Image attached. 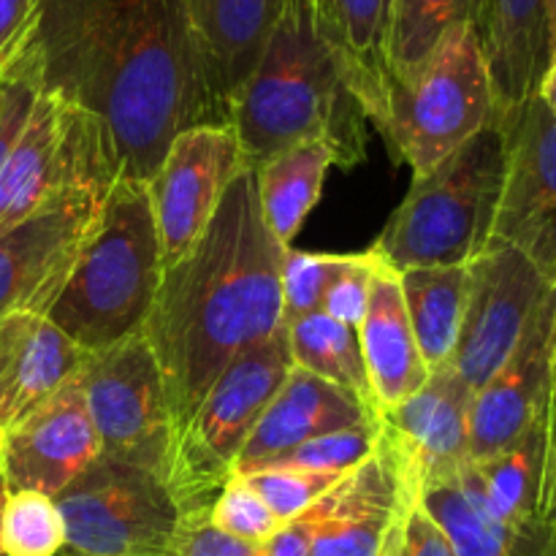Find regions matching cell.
<instances>
[{"mask_svg": "<svg viewBox=\"0 0 556 556\" xmlns=\"http://www.w3.org/2000/svg\"><path fill=\"white\" fill-rule=\"evenodd\" d=\"M96 125L117 177L150 182L174 136L223 125L182 0H38L0 71Z\"/></svg>", "mask_w": 556, "mask_h": 556, "instance_id": "obj_1", "label": "cell"}, {"mask_svg": "<svg viewBox=\"0 0 556 556\" xmlns=\"http://www.w3.org/2000/svg\"><path fill=\"white\" fill-rule=\"evenodd\" d=\"M286 250L261 217L255 172L248 166L226 190L199 242L163 269L144 340L161 369L174 434L233 358L286 326L280 286Z\"/></svg>", "mask_w": 556, "mask_h": 556, "instance_id": "obj_2", "label": "cell"}, {"mask_svg": "<svg viewBox=\"0 0 556 556\" xmlns=\"http://www.w3.org/2000/svg\"><path fill=\"white\" fill-rule=\"evenodd\" d=\"M367 112L326 38L313 0H286L258 65L239 90L231 128L250 168L299 141L324 139L337 166L367 155Z\"/></svg>", "mask_w": 556, "mask_h": 556, "instance_id": "obj_3", "label": "cell"}, {"mask_svg": "<svg viewBox=\"0 0 556 556\" xmlns=\"http://www.w3.org/2000/svg\"><path fill=\"white\" fill-rule=\"evenodd\" d=\"M163 277L147 182L114 177L43 318L90 356L144 334Z\"/></svg>", "mask_w": 556, "mask_h": 556, "instance_id": "obj_4", "label": "cell"}, {"mask_svg": "<svg viewBox=\"0 0 556 556\" xmlns=\"http://www.w3.org/2000/svg\"><path fill=\"white\" fill-rule=\"evenodd\" d=\"M503 177L505 134L497 119L413 177L369 253L394 271L472 264L492 244Z\"/></svg>", "mask_w": 556, "mask_h": 556, "instance_id": "obj_5", "label": "cell"}, {"mask_svg": "<svg viewBox=\"0 0 556 556\" xmlns=\"http://www.w3.org/2000/svg\"><path fill=\"white\" fill-rule=\"evenodd\" d=\"M497 119L481 43L472 25H459L421 68L405 79H389L383 109L372 125L394 161L421 177Z\"/></svg>", "mask_w": 556, "mask_h": 556, "instance_id": "obj_6", "label": "cell"}, {"mask_svg": "<svg viewBox=\"0 0 556 556\" xmlns=\"http://www.w3.org/2000/svg\"><path fill=\"white\" fill-rule=\"evenodd\" d=\"M291 367L282 326L275 337L233 358L188 424L174 434L166 486L185 521L210 516L217 494L237 476L239 456Z\"/></svg>", "mask_w": 556, "mask_h": 556, "instance_id": "obj_7", "label": "cell"}, {"mask_svg": "<svg viewBox=\"0 0 556 556\" xmlns=\"http://www.w3.org/2000/svg\"><path fill=\"white\" fill-rule=\"evenodd\" d=\"M54 503L65 525L58 556H179L188 521L155 472L101 456Z\"/></svg>", "mask_w": 556, "mask_h": 556, "instance_id": "obj_8", "label": "cell"}, {"mask_svg": "<svg viewBox=\"0 0 556 556\" xmlns=\"http://www.w3.org/2000/svg\"><path fill=\"white\" fill-rule=\"evenodd\" d=\"M114 177L109 161L90 163L33 215L0 231V315H47Z\"/></svg>", "mask_w": 556, "mask_h": 556, "instance_id": "obj_9", "label": "cell"}, {"mask_svg": "<svg viewBox=\"0 0 556 556\" xmlns=\"http://www.w3.org/2000/svg\"><path fill=\"white\" fill-rule=\"evenodd\" d=\"M79 383L101 456L166 481L174 429L161 369L144 334L90 353Z\"/></svg>", "mask_w": 556, "mask_h": 556, "instance_id": "obj_10", "label": "cell"}, {"mask_svg": "<svg viewBox=\"0 0 556 556\" xmlns=\"http://www.w3.org/2000/svg\"><path fill=\"white\" fill-rule=\"evenodd\" d=\"M505 177L492 244L525 255L556 286V119L541 96L500 117Z\"/></svg>", "mask_w": 556, "mask_h": 556, "instance_id": "obj_11", "label": "cell"}, {"mask_svg": "<svg viewBox=\"0 0 556 556\" xmlns=\"http://www.w3.org/2000/svg\"><path fill=\"white\" fill-rule=\"evenodd\" d=\"M552 282L521 253L489 244L467 264V296L451 369L476 394L508 362Z\"/></svg>", "mask_w": 556, "mask_h": 556, "instance_id": "obj_12", "label": "cell"}, {"mask_svg": "<svg viewBox=\"0 0 556 556\" xmlns=\"http://www.w3.org/2000/svg\"><path fill=\"white\" fill-rule=\"evenodd\" d=\"M248 161L231 125H199L174 136L150 188L163 269L201 239Z\"/></svg>", "mask_w": 556, "mask_h": 556, "instance_id": "obj_13", "label": "cell"}, {"mask_svg": "<svg viewBox=\"0 0 556 556\" xmlns=\"http://www.w3.org/2000/svg\"><path fill=\"white\" fill-rule=\"evenodd\" d=\"M416 494L400 456L380 432L375 454L302 514L313 556H386Z\"/></svg>", "mask_w": 556, "mask_h": 556, "instance_id": "obj_14", "label": "cell"}, {"mask_svg": "<svg viewBox=\"0 0 556 556\" xmlns=\"http://www.w3.org/2000/svg\"><path fill=\"white\" fill-rule=\"evenodd\" d=\"M101 459L79 375L0 434V476L9 492L58 497Z\"/></svg>", "mask_w": 556, "mask_h": 556, "instance_id": "obj_15", "label": "cell"}, {"mask_svg": "<svg viewBox=\"0 0 556 556\" xmlns=\"http://www.w3.org/2000/svg\"><path fill=\"white\" fill-rule=\"evenodd\" d=\"M472 389L451 367L378 416L380 432L400 456L407 478L421 489L459 478L470 465Z\"/></svg>", "mask_w": 556, "mask_h": 556, "instance_id": "obj_16", "label": "cell"}, {"mask_svg": "<svg viewBox=\"0 0 556 556\" xmlns=\"http://www.w3.org/2000/svg\"><path fill=\"white\" fill-rule=\"evenodd\" d=\"M556 315V286L532 315L525 337L508 362L472 394L470 462L492 459L525 438L543 416L552 391V334Z\"/></svg>", "mask_w": 556, "mask_h": 556, "instance_id": "obj_17", "label": "cell"}, {"mask_svg": "<svg viewBox=\"0 0 556 556\" xmlns=\"http://www.w3.org/2000/svg\"><path fill=\"white\" fill-rule=\"evenodd\" d=\"M212 103L231 125L239 90L258 65L286 0H182Z\"/></svg>", "mask_w": 556, "mask_h": 556, "instance_id": "obj_18", "label": "cell"}, {"mask_svg": "<svg viewBox=\"0 0 556 556\" xmlns=\"http://www.w3.org/2000/svg\"><path fill=\"white\" fill-rule=\"evenodd\" d=\"M500 117L538 96L554 58L548 0H481L472 22Z\"/></svg>", "mask_w": 556, "mask_h": 556, "instance_id": "obj_19", "label": "cell"}, {"mask_svg": "<svg viewBox=\"0 0 556 556\" xmlns=\"http://www.w3.org/2000/svg\"><path fill=\"white\" fill-rule=\"evenodd\" d=\"M87 353L36 313L0 315V434L81 372Z\"/></svg>", "mask_w": 556, "mask_h": 556, "instance_id": "obj_20", "label": "cell"}, {"mask_svg": "<svg viewBox=\"0 0 556 556\" xmlns=\"http://www.w3.org/2000/svg\"><path fill=\"white\" fill-rule=\"evenodd\" d=\"M367 421H378V416L307 369L291 367L261 421L255 424L239 456L237 472L264 467L309 440Z\"/></svg>", "mask_w": 556, "mask_h": 556, "instance_id": "obj_21", "label": "cell"}, {"mask_svg": "<svg viewBox=\"0 0 556 556\" xmlns=\"http://www.w3.org/2000/svg\"><path fill=\"white\" fill-rule=\"evenodd\" d=\"M372 389L375 413L396 407L416 394L429 380V367L418 351L405 299H402L400 275L375 258L369 304L356 329Z\"/></svg>", "mask_w": 556, "mask_h": 556, "instance_id": "obj_22", "label": "cell"}, {"mask_svg": "<svg viewBox=\"0 0 556 556\" xmlns=\"http://www.w3.org/2000/svg\"><path fill=\"white\" fill-rule=\"evenodd\" d=\"M326 38L340 58L345 79L358 103L375 123L386 101L389 85L391 0H313Z\"/></svg>", "mask_w": 556, "mask_h": 556, "instance_id": "obj_23", "label": "cell"}, {"mask_svg": "<svg viewBox=\"0 0 556 556\" xmlns=\"http://www.w3.org/2000/svg\"><path fill=\"white\" fill-rule=\"evenodd\" d=\"M331 166H337L334 150L324 139H309L286 147L253 168L261 217L282 248H291L318 204Z\"/></svg>", "mask_w": 556, "mask_h": 556, "instance_id": "obj_24", "label": "cell"}, {"mask_svg": "<svg viewBox=\"0 0 556 556\" xmlns=\"http://www.w3.org/2000/svg\"><path fill=\"white\" fill-rule=\"evenodd\" d=\"M400 275L402 299L429 372L451 367L467 296V266H427Z\"/></svg>", "mask_w": 556, "mask_h": 556, "instance_id": "obj_25", "label": "cell"}, {"mask_svg": "<svg viewBox=\"0 0 556 556\" xmlns=\"http://www.w3.org/2000/svg\"><path fill=\"white\" fill-rule=\"evenodd\" d=\"M286 331L293 367L307 369L315 378L326 380L375 413L372 389H369L356 329L337 324L334 318L318 309V313H309L304 318L288 320Z\"/></svg>", "mask_w": 556, "mask_h": 556, "instance_id": "obj_26", "label": "cell"}, {"mask_svg": "<svg viewBox=\"0 0 556 556\" xmlns=\"http://www.w3.org/2000/svg\"><path fill=\"white\" fill-rule=\"evenodd\" d=\"M424 508L443 527L459 556H556V546L538 538L516 535L494 525L476 503L459 489V483H434L418 492Z\"/></svg>", "mask_w": 556, "mask_h": 556, "instance_id": "obj_27", "label": "cell"}, {"mask_svg": "<svg viewBox=\"0 0 556 556\" xmlns=\"http://www.w3.org/2000/svg\"><path fill=\"white\" fill-rule=\"evenodd\" d=\"M481 0H391L389 79H405L459 25H472Z\"/></svg>", "mask_w": 556, "mask_h": 556, "instance_id": "obj_28", "label": "cell"}, {"mask_svg": "<svg viewBox=\"0 0 556 556\" xmlns=\"http://www.w3.org/2000/svg\"><path fill=\"white\" fill-rule=\"evenodd\" d=\"M65 525L54 497L41 492H9L0 505V556H58Z\"/></svg>", "mask_w": 556, "mask_h": 556, "instance_id": "obj_29", "label": "cell"}, {"mask_svg": "<svg viewBox=\"0 0 556 556\" xmlns=\"http://www.w3.org/2000/svg\"><path fill=\"white\" fill-rule=\"evenodd\" d=\"M380 443V421L358 424V427L342 429V432L324 434L288 454L277 456L275 462L264 467H288V470H309L329 472V476H348L356 470L364 459L375 454ZM261 470V467H255Z\"/></svg>", "mask_w": 556, "mask_h": 556, "instance_id": "obj_30", "label": "cell"}, {"mask_svg": "<svg viewBox=\"0 0 556 556\" xmlns=\"http://www.w3.org/2000/svg\"><path fill=\"white\" fill-rule=\"evenodd\" d=\"M353 253H307V250H286L280 271L282 286V320H296L318 313L326 291L342 269L351 264Z\"/></svg>", "mask_w": 556, "mask_h": 556, "instance_id": "obj_31", "label": "cell"}, {"mask_svg": "<svg viewBox=\"0 0 556 556\" xmlns=\"http://www.w3.org/2000/svg\"><path fill=\"white\" fill-rule=\"evenodd\" d=\"M242 476L255 492L261 494L271 514L288 525L304 510L313 508L342 476H329V472H309V470H288V467H261V470L237 472Z\"/></svg>", "mask_w": 556, "mask_h": 556, "instance_id": "obj_32", "label": "cell"}, {"mask_svg": "<svg viewBox=\"0 0 556 556\" xmlns=\"http://www.w3.org/2000/svg\"><path fill=\"white\" fill-rule=\"evenodd\" d=\"M210 521L226 535L253 543V546H264L282 527V521L271 514L269 505L242 476H233L223 486V492L217 494L210 508Z\"/></svg>", "mask_w": 556, "mask_h": 556, "instance_id": "obj_33", "label": "cell"}, {"mask_svg": "<svg viewBox=\"0 0 556 556\" xmlns=\"http://www.w3.org/2000/svg\"><path fill=\"white\" fill-rule=\"evenodd\" d=\"M372 269H375V255L369 253H353L351 264L337 275L326 291L320 313L334 318L337 324L348 326V329H358L364 313L369 304V286H372Z\"/></svg>", "mask_w": 556, "mask_h": 556, "instance_id": "obj_34", "label": "cell"}, {"mask_svg": "<svg viewBox=\"0 0 556 556\" xmlns=\"http://www.w3.org/2000/svg\"><path fill=\"white\" fill-rule=\"evenodd\" d=\"M400 556H459L443 527L432 519L421 500L410 503L400 527Z\"/></svg>", "mask_w": 556, "mask_h": 556, "instance_id": "obj_35", "label": "cell"}, {"mask_svg": "<svg viewBox=\"0 0 556 556\" xmlns=\"http://www.w3.org/2000/svg\"><path fill=\"white\" fill-rule=\"evenodd\" d=\"M258 552L261 546L237 541V538L217 530L210 516L190 519L185 525L182 543H179V556H258Z\"/></svg>", "mask_w": 556, "mask_h": 556, "instance_id": "obj_36", "label": "cell"}, {"mask_svg": "<svg viewBox=\"0 0 556 556\" xmlns=\"http://www.w3.org/2000/svg\"><path fill=\"white\" fill-rule=\"evenodd\" d=\"M38 14V0H0V71L30 33Z\"/></svg>", "mask_w": 556, "mask_h": 556, "instance_id": "obj_37", "label": "cell"}, {"mask_svg": "<svg viewBox=\"0 0 556 556\" xmlns=\"http://www.w3.org/2000/svg\"><path fill=\"white\" fill-rule=\"evenodd\" d=\"M3 85L9 87V96H5L3 117H0V168H3L14 141L20 139L22 128L30 117L33 101H36V92L22 81H3Z\"/></svg>", "mask_w": 556, "mask_h": 556, "instance_id": "obj_38", "label": "cell"}, {"mask_svg": "<svg viewBox=\"0 0 556 556\" xmlns=\"http://www.w3.org/2000/svg\"><path fill=\"white\" fill-rule=\"evenodd\" d=\"M258 556H313V548H309V527L304 521V516H296L293 521L282 525L261 546Z\"/></svg>", "mask_w": 556, "mask_h": 556, "instance_id": "obj_39", "label": "cell"}, {"mask_svg": "<svg viewBox=\"0 0 556 556\" xmlns=\"http://www.w3.org/2000/svg\"><path fill=\"white\" fill-rule=\"evenodd\" d=\"M546 527L556 541V383L548 391V448H546Z\"/></svg>", "mask_w": 556, "mask_h": 556, "instance_id": "obj_40", "label": "cell"}, {"mask_svg": "<svg viewBox=\"0 0 556 556\" xmlns=\"http://www.w3.org/2000/svg\"><path fill=\"white\" fill-rule=\"evenodd\" d=\"M538 96L543 98V103H546L548 112H552L554 119H556V54L552 58V65H548L546 76H543Z\"/></svg>", "mask_w": 556, "mask_h": 556, "instance_id": "obj_41", "label": "cell"}, {"mask_svg": "<svg viewBox=\"0 0 556 556\" xmlns=\"http://www.w3.org/2000/svg\"><path fill=\"white\" fill-rule=\"evenodd\" d=\"M556 383V315H554V334H552V386Z\"/></svg>", "mask_w": 556, "mask_h": 556, "instance_id": "obj_42", "label": "cell"}, {"mask_svg": "<svg viewBox=\"0 0 556 556\" xmlns=\"http://www.w3.org/2000/svg\"><path fill=\"white\" fill-rule=\"evenodd\" d=\"M402 527V525H400ZM386 556H400V530L394 532V538H391L389 548H386Z\"/></svg>", "mask_w": 556, "mask_h": 556, "instance_id": "obj_43", "label": "cell"}, {"mask_svg": "<svg viewBox=\"0 0 556 556\" xmlns=\"http://www.w3.org/2000/svg\"><path fill=\"white\" fill-rule=\"evenodd\" d=\"M5 96H9V87L0 81V117H3V109H5Z\"/></svg>", "mask_w": 556, "mask_h": 556, "instance_id": "obj_44", "label": "cell"}, {"mask_svg": "<svg viewBox=\"0 0 556 556\" xmlns=\"http://www.w3.org/2000/svg\"><path fill=\"white\" fill-rule=\"evenodd\" d=\"M552 3V25H554V54H556V0H548Z\"/></svg>", "mask_w": 556, "mask_h": 556, "instance_id": "obj_45", "label": "cell"}, {"mask_svg": "<svg viewBox=\"0 0 556 556\" xmlns=\"http://www.w3.org/2000/svg\"><path fill=\"white\" fill-rule=\"evenodd\" d=\"M3 497H5V483H3V476H0V505H3Z\"/></svg>", "mask_w": 556, "mask_h": 556, "instance_id": "obj_46", "label": "cell"}]
</instances>
